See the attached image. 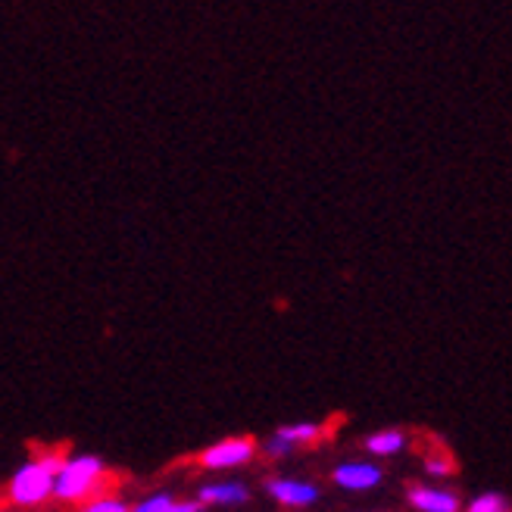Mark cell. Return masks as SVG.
I'll return each mask as SVG.
<instances>
[{
	"instance_id": "obj_5",
	"label": "cell",
	"mask_w": 512,
	"mask_h": 512,
	"mask_svg": "<svg viewBox=\"0 0 512 512\" xmlns=\"http://www.w3.org/2000/svg\"><path fill=\"white\" fill-rule=\"evenodd\" d=\"M266 491L272 500H278L288 509H306L319 500V488L313 481H300V478H269Z\"/></svg>"
},
{
	"instance_id": "obj_4",
	"label": "cell",
	"mask_w": 512,
	"mask_h": 512,
	"mask_svg": "<svg viewBox=\"0 0 512 512\" xmlns=\"http://www.w3.org/2000/svg\"><path fill=\"white\" fill-rule=\"evenodd\" d=\"M381 469L375 463H366V459H347V463H341L335 472H331V481L338 484L341 491H372L381 484Z\"/></svg>"
},
{
	"instance_id": "obj_13",
	"label": "cell",
	"mask_w": 512,
	"mask_h": 512,
	"mask_svg": "<svg viewBox=\"0 0 512 512\" xmlns=\"http://www.w3.org/2000/svg\"><path fill=\"white\" fill-rule=\"evenodd\" d=\"M291 444L288 441H281V438H275V434H272V438L266 441V447H263V453L269 456V459H281V456H291Z\"/></svg>"
},
{
	"instance_id": "obj_12",
	"label": "cell",
	"mask_w": 512,
	"mask_h": 512,
	"mask_svg": "<svg viewBox=\"0 0 512 512\" xmlns=\"http://www.w3.org/2000/svg\"><path fill=\"white\" fill-rule=\"evenodd\" d=\"M466 512H509V509H506V500L500 494H481L469 503Z\"/></svg>"
},
{
	"instance_id": "obj_1",
	"label": "cell",
	"mask_w": 512,
	"mask_h": 512,
	"mask_svg": "<svg viewBox=\"0 0 512 512\" xmlns=\"http://www.w3.org/2000/svg\"><path fill=\"white\" fill-rule=\"evenodd\" d=\"M63 463L60 450H44L22 463L7 481V503L16 509H35L54 497V478Z\"/></svg>"
},
{
	"instance_id": "obj_9",
	"label": "cell",
	"mask_w": 512,
	"mask_h": 512,
	"mask_svg": "<svg viewBox=\"0 0 512 512\" xmlns=\"http://www.w3.org/2000/svg\"><path fill=\"white\" fill-rule=\"evenodd\" d=\"M325 434V425H319V422H291V425H281L278 431H275V438H281V441H288L294 450L297 447H310V444H316L319 438Z\"/></svg>"
},
{
	"instance_id": "obj_15",
	"label": "cell",
	"mask_w": 512,
	"mask_h": 512,
	"mask_svg": "<svg viewBox=\"0 0 512 512\" xmlns=\"http://www.w3.org/2000/svg\"><path fill=\"white\" fill-rule=\"evenodd\" d=\"M0 512H22V509H16V506H0Z\"/></svg>"
},
{
	"instance_id": "obj_14",
	"label": "cell",
	"mask_w": 512,
	"mask_h": 512,
	"mask_svg": "<svg viewBox=\"0 0 512 512\" xmlns=\"http://www.w3.org/2000/svg\"><path fill=\"white\" fill-rule=\"evenodd\" d=\"M425 469H428V475H434V478H444V475H450V459H447V456H428Z\"/></svg>"
},
{
	"instance_id": "obj_2",
	"label": "cell",
	"mask_w": 512,
	"mask_h": 512,
	"mask_svg": "<svg viewBox=\"0 0 512 512\" xmlns=\"http://www.w3.org/2000/svg\"><path fill=\"white\" fill-rule=\"evenodd\" d=\"M107 481H110V472L100 456H94V453L63 456L57 478H54V500L69 503V506H82L88 497L107 491Z\"/></svg>"
},
{
	"instance_id": "obj_11",
	"label": "cell",
	"mask_w": 512,
	"mask_h": 512,
	"mask_svg": "<svg viewBox=\"0 0 512 512\" xmlns=\"http://www.w3.org/2000/svg\"><path fill=\"white\" fill-rule=\"evenodd\" d=\"M128 509H132V506H128L122 497L107 494V491H100V494L88 497V500L79 506V512H128Z\"/></svg>"
},
{
	"instance_id": "obj_7",
	"label": "cell",
	"mask_w": 512,
	"mask_h": 512,
	"mask_svg": "<svg viewBox=\"0 0 512 512\" xmlns=\"http://www.w3.org/2000/svg\"><path fill=\"white\" fill-rule=\"evenodd\" d=\"M409 503L419 512H459V497L453 491H444V488H413L409 491Z\"/></svg>"
},
{
	"instance_id": "obj_8",
	"label": "cell",
	"mask_w": 512,
	"mask_h": 512,
	"mask_svg": "<svg viewBox=\"0 0 512 512\" xmlns=\"http://www.w3.org/2000/svg\"><path fill=\"white\" fill-rule=\"evenodd\" d=\"M200 509H203L200 500H188V497H175L169 491H160V494L141 497L128 512H200Z\"/></svg>"
},
{
	"instance_id": "obj_6",
	"label": "cell",
	"mask_w": 512,
	"mask_h": 512,
	"mask_svg": "<svg viewBox=\"0 0 512 512\" xmlns=\"http://www.w3.org/2000/svg\"><path fill=\"white\" fill-rule=\"evenodd\" d=\"M250 491L241 481H210L197 491V500L203 506H241L247 503Z\"/></svg>"
},
{
	"instance_id": "obj_10",
	"label": "cell",
	"mask_w": 512,
	"mask_h": 512,
	"mask_svg": "<svg viewBox=\"0 0 512 512\" xmlns=\"http://www.w3.org/2000/svg\"><path fill=\"white\" fill-rule=\"evenodd\" d=\"M406 447V434L397 431V428H384V431H375L366 438V450L378 459L384 456H397L400 450Z\"/></svg>"
},
{
	"instance_id": "obj_3",
	"label": "cell",
	"mask_w": 512,
	"mask_h": 512,
	"mask_svg": "<svg viewBox=\"0 0 512 512\" xmlns=\"http://www.w3.org/2000/svg\"><path fill=\"white\" fill-rule=\"evenodd\" d=\"M256 453H260L256 441L238 434V438H222V441H216L210 447H203V453L197 456V463L203 469H210V472H228V469H241V466L253 463Z\"/></svg>"
}]
</instances>
